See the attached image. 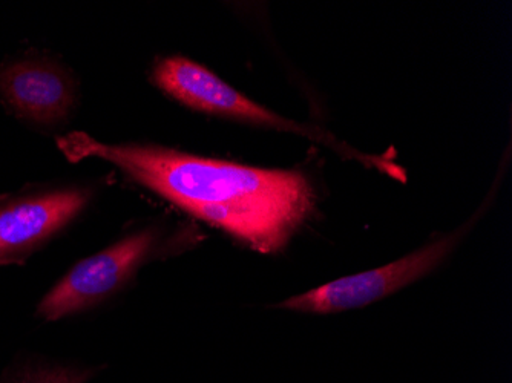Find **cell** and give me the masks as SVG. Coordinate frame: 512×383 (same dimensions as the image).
Segmentation results:
<instances>
[{
  "instance_id": "6da1fadb",
  "label": "cell",
  "mask_w": 512,
  "mask_h": 383,
  "mask_svg": "<svg viewBox=\"0 0 512 383\" xmlns=\"http://www.w3.org/2000/svg\"><path fill=\"white\" fill-rule=\"evenodd\" d=\"M73 163L99 158L250 249L275 253L309 217L313 190L301 172L261 169L146 143H105L74 131L57 140Z\"/></svg>"
},
{
  "instance_id": "7a4b0ae2",
  "label": "cell",
  "mask_w": 512,
  "mask_h": 383,
  "mask_svg": "<svg viewBox=\"0 0 512 383\" xmlns=\"http://www.w3.org/2000/svg\"><path fill=\"white\" fill-rule=\"evenodd\" d=\"M166 252L157 226L132 230L114 244L74 264L37 305L36 316L60 321L99 307L128 287L138 272Z\"/></svg>"
},
{
  "instance_id": "3957f363",
  "label": "cell",
  "mask_w": 512,
  "mask_h": 383,
  "mask_svg": "<svg viewBox=\"0 0 512 383\" xmlns=\"http://www.w3.org/2000/svg\"><path fill=\"white\" fill-rule=\"evenodd\" d=\"M89 184H43L0 197V266H20L82 215Z\"/></svg>"
},
{
  "instance_id": "277c9868",
  "label": "cell",
  "mask_w": 512,
  "mask_h": 383,
  "mask_svg": "<svg viewBox=\"0 0 512 383\" xmlns=\"http://www.w3.org/2000/svg\"><path fill=\"white\" fill-rule=\"evenodd\" d=\"M0 102L27 125H66L79 103V83L65 66L43 56L0 65Z\"/></svg>"
},
{
  "instance_id": "5b68a950",
  "label": "cell",
  "mask_w": 512,
  "mask_h": 383,
  "mask_svg": "<svg viewBox=\"0 0 512 383\" xmlns=\"http://www.w3.org/2000/svg\"><path fill=\"white\" fill-rule=\"evenodd\" d=\"M451 247L453 239H439L419 252L411 253L381 269L321 285L318 289L287 299L279 307L312 315H330L373 304L399 292L417 279L424 278L439 266V262L448 255Z\"/></svg>"
},
{
  "instance_id": "8992f818",
  "label": "cell",
  "mask_w": 512,
  "mask_h": 383,
  "mask_svg": "<svg viewBox=\"0 0 512 383\" xmlns=\"http://www.w3.org/2000/svg\"><path fill=\"white\" fill-rule=\"evenodd\" d=\"M151 82L171 99L195 111L253 125L279 129L286 126L283 118L247 99L212 71L186 57L171 56L157 60L152 66Z\"/></svg>"
},
{
  "instance_id": "52a82bcc",
  "label": "cell",
  "mask_w": 512,
  "mask_h": 383,
  "mask_svg": "<svg viewBox=\"0 0 512 383\" xmlns=\"http://www.w3.org/2000/svg\"><path fill=\"white\" fill-rule=\"evenodd\" d=\"M94 374L91 368L27 364L5 371L0 383H86Z\"/></svg>"
}]
</instances>
